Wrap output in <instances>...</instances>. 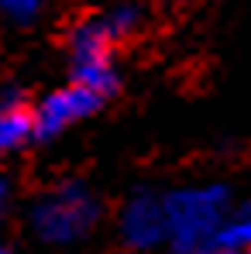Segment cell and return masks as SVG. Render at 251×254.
Segmentation results:
<instances>
[{
	"instance_id": "6da1fadb",
	"label": "cell",
	"mask_w": 251,
	"mask_h": 254,
	"mask_svg": "<svg viewBox=\"0 0 251 254\" xmlns=\"http://www.w3.org/2000/svg\"><path fill=\"white\" fill-rule=\"evenodd\" d=\"M231 189L220 182L179 186L166 192V248L172 254H207L217 248L231 216Z\"/></svg>"
},
{
	"instance_id": "7a4b0ae2",
	"label": "cell",
	"mask_w": 251,
	"mask_h": 254,
	"mask_svg": "<svg viewBox=\"0 0 251 254\" xmlns=\"http://www.w3.org/2000/svg\"><path fill=\"white\" fill-rule=\"evenodd\" d=\"M100 216H103L100 196L80 179H62L35 199L28 223L38 241L55 244V248H69V244L86 241L96 230Z\"/></svg>"
},
{
	"instance_id": "3957f363",
	"label": "cell",
	"mask_w": 251,
	"mask_h": 254,
	"mask_svg": "<svg viewBox=\"0 0 251 254\" xmlns=\"http://www.w3.org/2000/svg\"><path fill=\"white\" fill-rule=\"evenodd\" d=\"M117 234H121L124 248L134 254H152L166 248V196L134 192L117 213Z\"/></svg>"
},
{
	"instance_id": "277c9868",
	"label": "cell",
	"mask_w": 251,
	"mask_h": 254,
	"mask_svg": "<svg viewBox=\"0 0 251 254\" xmlns=\"http://www.w3.org/2000/svg\"><path fill=\"white\" fill-rule=\"evenodd\" d=\"M103 96L86 89L80 83H69V86H59L52 89L48 96H42L35 103V137H59L62 130H69L73 124H80L86 117H93L100 110Z\"/></svg>"
},
{
	"instance_id": "5b68a950",
	"label": "cell",
	"mask_w": 251,
	"mask_h": 254,
	"mask_svg": "<svg viewBox=\"0 0 251 254\" xmlns=\"http://www.w3.org/2000/svg\"><path fill=\"white\" fill-rule=\"evenodd\" d=\"M35 137V107L17 93H0V158L14 155Z\"/></svg>"
},
{
	"instance_id": "8992f818",
	"label": "cell",
	"mask_w": 251,
	"mask_h": 254,
	"mask_svg": "<svg viewBox=\"0 0 251 254\" xmlns=\"http://www.w3.org/2000/svg\"><path fill=\"white\" fill-rule=\"evenodd\" d=\"M96 21H100L103 35L117 45V42H124V38H131V35L141 31L145 10H141V3H134V0H114V3H107V7L96 14Z\"/></svg>"
},
{
	"instance_id": "52a82bcc",
	"label": "cell",
	"mask_w": 251,
	"mask_h": 254,
	"mask_svg": "<svg viewBox=\"0 0 251 254\" xmlns=\"http://www.w3.org/2000/svg\"><path fill=\"white\" fill-rule=\"evenodd\" d=\"M217 248H231V251L251 254V203H241V206L231 210L224 230H220Z\"/></svg>"
},
{
	"instance_id": "ba28073f",
	"label": "cell",
	"mask_w": 251,
	"mask_h": 254,
	"mask_svg": "<svg viewBox=\"0 0 251 254\" xmlns=\"http://www.w3.org/2000/svg\"><path fill=\"white\" fill-rule=\"evenodd\" d=\"M45 0H0V14L7 21H17V24H28L42 14Z\"/></svg>"
},
{
	"instance_id": "9c48e42d",
	"label": "cell",
	"mask_w": 251,
	"mask_h": 254,
	"mask_svg": "<svg viewBox=\"0 0 251 254\" xmlns=\"http://www.w3.org/2000/svg\"><path fill=\"white\" fill-rule=\"evenodd\" d=\"M10 192H14V182H10V179H7V175L0 172V210H3V206L10 203Z\"/></svg>"
},
{
	"instance_id": "30bf717a",
	"label": "cell",
	"mask_w": 251,
	"mask_h": 254,
	"mask_svg": "<svg viewBox=\"0 0 251 254\" xmlns=\"http://www.w3.org/2000/svg\"><path fill=\"white\" fill-rule=\"evenodd\" d=\"M207 254H245V251H231V248H213V251H207Z\"/></svg>"
},
{
	"instance_id": "8fae6325",
	"label": "cell",
	"mask_w": 251,
	"mask_h": 254,
	"mask_svg": "<svg viewBox=\"0 0 251 254\" xmlns=\"http://www.w3.org/2000/svg\"><path fill=\"white\" fill-rule=\"evenodd\" d=\"M0 254H10V248H7V244H0Z\"/></svg>"
},
{
	"instance_id": "7c38bea8",
	"label": "cell",
	"mask_w": 251,
	"mask_h": 254,
	"mask_svg": "<svg viewBox=\"0 0 251 254\" xmlns=\"http://www.w3.org/2000/svg\"><path fill=\"white\" fill-rule=\"evenodd\" d=\"M166 3H189V0H166Z\"/></svg>"
},
{
	"instance_id": "4fadbf2b",
	"label": "cell",
	"mask_w": 251,
	"mask_h": 254,
	"mask_svg": "<svg viewBox=\"0 0 251 254\" xmlns=\"http://www.w3.org/2000/svg\"><path fill=\"white\" fill-rule=\"evenodd\" d=\"M124 254H134V251H124Z\"/></svg>"
}]
</instances>
